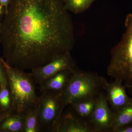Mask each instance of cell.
Here are the masks:
<instances>
[{
    "label": "cell",
    "instance_id": "cell-21",
    "mask_svg": "<svg viewBox=\"0 0 132 132\" xmlns=\"http://www.w3.org/2000/svg\"><path fill=\"white\" fill-rule=\"evenodd\" d=\"M2 21H0V44L1 43L2 36Z\"/></svg>",
    "mask_w": 132,
    "mask_h": 132
},
{
    "label": "cell",
    "instance_id": "cell-8",
    "mask_svg": "<svg viewBox=\"0 0 132 132\" xmlns=\"http://www.w3.org/2000/svg\"><path fill=\"white\" fill-rule=\"evenodd\" d=\"M52 132H95L89 121L83 119L72 110L62 113Z\"/></svg>",
    "mask_w": 132,
    "mask_h": 132
},
{
    "label": "cell",
    "instance_id": "cell-12",
    "mask_svg": "<svg viewBox=\"0 0 132 132\" xmlns=\"http://www.w3.org/2000/svg\"><path fill=\"white\" fill-rule=\"evenodd\" d=\"M113 112L114 117L111 132H116L121 128L132 124V103Z\"/></svg>",
    "mask_w": 132,
    "mask_h": 132
},
{
    "label": "cell",
    "instance_id": "cell-10",
    "mask_svg": "<svg viewBox=\"0 0 132 132\" xmlns=\"http://www.w3.org/2000/svg\"><path fill=\"white\" fill-rule=\"evenodd\" d=\"M75 70L60 71L47 78L39 85L40 92L49 90L63 92L68 85Z\"/></svg>",
    "mask_w": 132,
    "mask_h": 132
},
{
    "label": "cell",
    "instance_id": "cell-1",
    "mask_svg": "<svg viewBox=\"0 0 132 132\" xmlns=\"http://www.w3.org/2000/svg\"><path fill=\"white\" fill-rule=\"evenodd\" d=\"M2 24L3 59L23 71L46 65L75 44L63 0H12Z\"/></svg>",
    "mask_w": 132,
    "mask_h": 132
},
{
    "label": "cell",
    "instance_id": "cell-24",
    "mask_svg": "<svg viewBox=\"0 0 132 132\" xmlns=\"http://www.w3.org/2000/svg\"><path fill=\"white\" fill-rule=\"evenodd\" d=\"M0 113H1V110H0Z\"/></svg>",
    "mask_w": 132,
    "mask_h": 132
},
{
    "label": "cell",
    "instance_id": "cell-5",
    "mask_svg": "<svg viewBox=\"0 0 132 132\" xmlns=\"http://www.w3.org/2000/svg\"><path fill=\"white\" fill-rule=\"evenodd\" d=\"M39 97L38 122L41 131L52 132L65 106L63 92L46 90Z\"/></svg>",
    "mask_w": 132,
    "mask_h": 132
},
{
    "label": "cell",
    "instance_id": "cell-4",
    "mask_svg": "<svg viewBox=\"0 0 132 132\" xmlns=\"http://www.w3.org/2000/svg\"><path fill=\"white\" fill-rule=\"evenodd\" d=\"M106 80L97 73L76 69L62 93L65 107L81 100L97 97L104 92Z\"/></svg>",
    "mask_w": 132,
    "mask_h": 132
},
{
    "label": "cell",
    "instance_id": "cell-11",
    "mask_svg": "<svg viewBox=\"0 0 132 132\" xmlns=\"http://www.w3.org/2000/svg\"><path fill=\"white\" fill-rule=\"evenodd\" d=\"M97 97L81 100L70 105L75 113L81 118L89 121L95 107Z\"/></svg>",
    "mask_w": 132,
    "mask_h": 132
},
{
    "label": "cell",
    "instance_id": "cell-13",
    "mask_svg": "<svg viewBox=\"0 0 132 132\" xmlns=\"http://www.w3.org/2000/svg\"><path fill=\"white\" fill-rule=\"evenodd\" d=\"M25 118L19 116H6L0 122V132H22Z\"/></svg>",
    "mask_w": 132,
    "mask_h": 132
},
{
    "label": "cell",
    "instance_id": "cell-3",
    "mask_svg": "<svg viewBox=\"0 0 132 132\" xmlns=\"http://www.w3.org/2000/svg\"><path fill=\"white\" fill-rule=\"evenodd\" d=\"M125 25L121 39L111 50L107 73L126 88L132 86V14L126 16Z\"/></svg>",
    "mask_w": 132,
    "mask_h": 132
},
{
    "label": "cell",
    "instance_id": "cell-16",
    "mask_svg": "<svg viewBox=\"0 0 132 132\" xmlns=\"http://www.w3.org/2000/svg\"><path fill=\"white\" fill-rule=\"evenodd\" d=\"M98 0H63L64 7L67 11L75 14L83 13L89 9Z\"/></svg>",
    "mask_w": 132,
    "mask_h": 132
},
{
    "label": "cell",
    "instance_id": "cell-9",
    "mask_svg": "<svg viewBox=\"0 0 132 132\" xmlns=\"http://www.w3.org/2000/svg\"><path fill=\"white\" fill-rule=\"evenodd\" d=\"M126 87L121 81L115 80L113 82L105 81L104 91L113 112L132 103V98L128 96Z\"/></svg>",
    "mask_w": 132,
    "mask_h": 132
},
{
    "label": "cell",
    "instance_id": "cell-6",
    "mask_svg": "<svg viewBox=\"0 0 132 132\" xmlns=\"http://www.w3.org/2000/svg\"><path fill=\"white\" fill-rule=\"evenodd\" d=\"M76 64L73 59L71 51H68L56 56L47 64L33 69L28 73L35 84L39 85L45 80L64 70L76 69Z\"/></svg>",
    "mask_w": 132,
    "mask_h": 132
},
{
    "label": "cell",
    "instance_id": "cell-17",
    "mask_svg": "<svg viewBox=\"0 0 132 132\" xmlns=\"http://www.w3.org/2000/svg\"><path fill=\"white\" fill-rule=\"evenodd\" d=\"M3 60V58L0 57V87L7 81L6 72Z\"/></svg>",
    "mask_w": 132,
    "mask_h": 132
},
{
    "label": "cell",
    "instance_id": "cell-7",
    "mask_svg": "<svg viewBox=\"0 0 132 132\" xmlns=\"http://www.w3.org/2000/svg\"><path fill=\"white\" fill-rule=\"evenodd\" d=\"M108 103L103 92L98 95L95 107L89 120L95 132L111 131L114 115Z\"/></svg>",
    "mask_w": 132,
    "mask_h": 132
},
{
    "label": "cell",
    "instance_id": "cell-22",
    "mask_svg": "<svg viewBox=\"0 0 132 132\" xmlns=\"http://www.w3.org/2000/svg\"><path fill=\"white\" fill-rule=\"evenodd\" d=\"M5 116L3 115L1 113H0V122H1L2 120L3 119V118L5 117Z\"/></svg>",
    "mask_w": 132,
    "mask_h": 132
},
{
    "label": "cell",
    "instance_id": "cell-15",
    "mask_svg": "<svg viewBox=\"0 0 132 132\" xmlns=\"http://www.w3.org/2000/svg\"><path fill=\"white\" fill-rule=\"evenodd\" d=\"M39 103L27 113L22 132H39L41 131L38 122Z\"/></svg>",
    "mask_w": 132,
    "mask_h": 132
},
{
    "label": "cell",
    "instance_id": "cell-19",
    "mask_svg": "<svg viewBox=\"0 0 132 132\" xmlns=\"http://www.w3.org/2000/svg\"><path fill=\"white\" fill-rule=\"evenodd\" d=\"M6 12L7 10L5 7L0 4V21H2Z\"/></svg>",
    "mask_w": 132,
    "mask_h": 132
},
{
    "label": "cell",
    "instance_id": "cell-23",
    "mask_svg": "<svg viewBox=\"0 0 132 132\" xmlns=\"http://www.w3.org/2000/svg\"><path fill=\"white\" fill-rule=\"evenodd\" d=\"M126 88H127L131 93H132V86L128 87H126Z\"/></svg>",
    "mask_w": 132,
    "mask_h": 132
},
{
    "label": "cell",
    "instance_id": "cell-18",
    "mask_svg": "<svg viewBox=\"0 0 132 132\" xmlns=\"http://www.w3.org/2000/svg\"><path fill=\"white\" fill-rule=\"evenodd\" d=\"M116 132H132V124L121 128Z\"/></svg>",
    "mask_w": 132,
    "mask_h": 132
},
{
    "label": "cell",
    "instance_id": "cell-2",
    "mask_svg": "<svg viewBox=\"0 0 132 132\" xmlns=\"http://www.w3.org/2000/svg\"><path fill=\"white\" fill-rule=\"evenodd\" d=\"M3 61L12 99L11 114L24 118L29 111L39 103L35 83L28 73L10 65L3 58Z\"/></svg>",
    "mask_w": 132,
    "mask_h": 132
},
{
    "label": "cell",
    "instance_id": "cell-14",
    "mask_svg": "<svg viewBox=\"0 0 132 132\" xmlns=\"http://www.w3.org/2000/svg\"><path fill=\"white\" fill-rule=\"evenodd\" d=\"M0 110L5 116L12 114L13 104L7 81L0 87Z\"/></svg>",
    "mask_w": 132,
    "mask_h": 132
},
{
    "label": "cell",
    "instance_id": "cell-20",
    "mask_svg": "<svg viewBox=\"0 0 132 132\" xmlns=\"http://www.w3.org/2000/svg\"><path fill=\"white\" fill-rule=\"evenodd\" d=\"M12 1V0H0V4L5 7L7 11L8 7L11 3Z\"/></svg>",
    "mask_w": 132,
    "mask_h": 132
}]
</instances>
